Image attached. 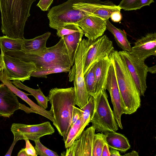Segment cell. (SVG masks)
<instances>
[{
	"instance_id": "obj_18",
	"label": "cell",
	"mask_w": 156,
	"mask_h": 156,
	"mask_svg": "<svg viewBox=\"0 0 156 156\" xmlns=\"http://www.w3.org/2000/svg\"><path fill=\"white\" fill-rule=\"evenodd\" d=\"M91 118L89 114L83 112L82 116L72 125L64 142L66 148L69 147L75 140L80 137L85 127L90 122Z\"/></svg>"
},
{
	"instance_id": "obj_33",
	"label": "cell",
	"mask_w": 156,
	"mask_h": 156,
	"mask_svg": "<svg viewBox=\"0 0 156 156\" xmlns=\"http://www.w3.org/2000/svg\"><path fill=\"white\" fill-rule=\"evenodd\" d=\"M26 143V147L24 150L28 156H37L36 150L32 144L30 142L29 140L26 139L24 140Z\"/></svg>"
},
{
	"instance_id": "obj_28",
	"label": "cell",
	"mask_w": 156,
	"mask_h": 156,
	"mask_svg": "<svg viewBox=\"0 0 156 156\" xmlns=\"http://www.w3.org/2000/svg\"><path fill=\"white\" fill-rule=\"evenodd\" d=\"M121 9L119 5H116L110 1L107 5L97 9L92 15L98 16L105 21L110 18L113 12H120Z\"/></svg>"
},
{
	"instance_id": "obj_1",
	"label": "cell",
	"mask_w": 156,
	"mask_h": 156,
	"mask_svg": "<svg viewBox=\"0 0 156 156\" xmlns=\"http://www.w3.org/2000/svg\"><path fill=\"white\" fill-rule=\"evenodd\" d=\"M36 0H0L1 30L3 34L14 38H23L26 22Z\"/></svg>"
},
{
	"instance_id": "obj_27",
	"label": "cell",
	"mask_w": 156,
	"mask_h": 156,
	"mask_svg": "<svg viewBox=\"0 0 156 156\" xmlns=\"http://www.w3.org/2000/svg\"><path fill=\"white\" fill-rule=\"evenodd\" d=\"M97 62L92 65L84 76L87 91L93 98L95 96V72Z\"/></svg>"
},
{
	"instance_id": "obj_4",
	"label": "cell",
	"mask_w": 156,
	"mask_h": 156,
	"mask_svg": "<svg viewBox=\"0 0 156 156\" xmlns=\"http://www.w3.org/2000/svg\"><path fill=\"white\" fill-rule=\"evenodd\" d=\"M108 57L114 67L124 114H132L135 112L140 106V96L127 67L118 51L113 50Z\"/></svg>"
},
{
	"instance_id": "obj_35",
	"label": "cell",
	"mask_w": 156,
	"mask_h": 156,
	"mask_svg": "<svg viewBox=\"0 0 156 156\" xmlns=\"http://www.w3.org/2000/svg\"><path fill=\"white\" fill-rule=\"evenodd\" d=\"M83 112V111L81 109L76 107L75 106L73 107L72 119V125L82 116Z\"/></svg>"
},
{
	"instance_id": "obj_40",
	"label": "cell",
	"mask_w": 156,
	"mask_h": 156,
	"mask_svg": "<svg viewBox=\"0 0 156 156\" xmlns=\"http://www.w3.org/2000/svg\"><path fill=\"white\" fill-rule=\"evenodd\" d=\"M126 156H138V153L135 151H133L131 152L126 154L123 155Z\"/></svg>"
},
{
	"instance_id": "obj_20",
	"label": "cell",
	"mask_w": 156,
	"mask_h": 156,
	"mask_svg": "<svg viewBox=\"0 0 156 156\" xmlns=\"http://www.w3.org/2000/svg\"><path fill=\"white\" fill-rule=\"evenodd\" d=\"M51 32L46 33L31 39L23 38L22 51L25 53L37 54L46 49L47 41Z\"/></svg>"
},
{
	"instance_id": "obj_32",
	"label": "cell",
	"mask_w": 156,
	"mask_h": 156,
	"mask_svg": "<svg viewBox=\"0 0 156 156\" xmlns=\"http://www.w3.org/2000/svg\"><path fill=\"white\" fill-rule=\"evenodd\" d=\"M34 148L37 155L40 156H58L57 153L44 146L40 141V139L34 141Z\"/></svg>"
},
{
	"instance_id": "obj_26",
	"label": "cell",
	"mask_w": 156,
	"mask_h": 156,
	"mask_svg": "<svg viewBox=\"0 0 156 156\" xmlns=\"http://www.w3.org/2000/svg\"><path fill=\"white\" fill-rule=\"evenodd\" d=\"M154 2V0H122L118 5L125 11H131L140 9L145 6H149Z\"/></svg>"
},
{
	"instance_id": "obj_37",
	"label": "cell",
	"mask_w": 156,
	"mask_h": 156,
	"mask_svg": "<svg viewBox=\"0 0 156 156\" xmlns=\"http://www.w3.org/2000/svg\"><path fill=\"white\" fill-rule=\"evenodd\" d=\"M109 147L107 143H105L103 147L101 156H110Z\"/></svg>"
},
{
	"instance_id": "obj_21",
	"label": "cell",
	"mask_w": 156,
	"mask_h": 156,
	"mask_svg": "<svg viewBox=\"0 0 156 156\" xmlns=\"http://www.w3.org/2000/svg\"><path fill=\"white\" fill-rule=\"evenodd\" d=\"M104 133L106 134V143L109 147L123 152H126L130 148L128 140L122 134L115 131Z\"/></svg>"
},
{
	"instance_id": "obj_29",
	"label": "cell",
	"mask_w": 156,
	"mask_h": 156,
	"mask_svg": "<svg viewBox=\"0 0 156 156\" xmlns=\"http://www.w3.org/2000/svg\"><path fill=\"white\" fill-rule=\"evenodd\" d=\"M106 135L101 133L95 134L92 149V156H101L103 146L106 143Z\"/></svg>"
},
{
	"instance_id": "obj_30",
	"label": "cell",
	"mask_w": 156,
	"mask_h": 156,
	"mask_svg": "<svg viewBox=\"0 0 156 156\" xmlns=\"http://www.w3.org/2000/svg\"><path fill=\"white\" fill-rule=\"evenodd\" d=\"M56 35L61 38L64 36L71 34L76 32H83L81 28L77 25L71 24L66 25L57 29Z\"/></svg>"
},
{
	"instance_id": "obj_3",
	"label": "cell",
	"mask_w": 156,
	"mask_h": 156,
	"mask_svg": "<svg viewBox=\"0 0 156 156\" xmlns=\"http://www.w3.org/2000/svg\"><path fill=\"white\" fill-rule=\"evenodd\" d=\"M48 98L57 129L65 142L72 126L73 107L76 105L74 87L52 88Z\"/></svg>"
},
{
	"instance_id": "obj_6",
	"label": "cell",
	"mask_w": 156,
	"mask_h": 156,
	"mask_svg": "<svg viewBox=\"0 0 156 156\" xmlns=\"http://www.w3.org/2000/svg\"><path fill=\"white\" fill-rule=\"evenodd\" d=\"M108 98L105 89L94 98V108L90 122L97 132L104 133L118 129Z\"/></svg>"
},
{
	"instance_id": "obj_19",
	"label": "cell",
	"mask_w": 156,
	"mask_h": 156,
	"mask_svg": "<svg viewBox=\"0 0 156 156\" xmlns=\"http://www.w3.org/2000/svg\"><path fill=\"white\" fill-rule=\"evenodd\" d=\"M111 63L112 61L108 56L101 59L97 63L95 72V97L105 89L108 71Z\"/></svg>"
},
{
	"instance_id": "obj_15",
	"label": "cell",
	"mask_w": 156,
	"mask_h": 156,
	"mask_svg": "<svg viewBox=\"0 0 156 156\" xmlns=\"http://www.w3.org/2000/svg\"><path fill=\"white\" fill-rule=\"evenodd\" d=\"M130 53L143 62L151 56H155L156 32L148 33L137 40Z\"/></svg>"
},
{
	"instance_id": "obj_14",
	"label": "cell",
	"mask_w": 156,
	"mask_h": 156,
	"mask_svg": "<svg viewBox=\"0 0 156 156\" xmlns=\"http://www.w3.org/2000/svg\"><path fill=\"white\" fill-rule=\"evenodd\" d=\"M0 80L16 96L20 98L27 103L30 106V109L34 111V113L41 115L48 119L52 122L53 125L56 128L57 127L51 111L50 110L49 111L47 110L31 100L27 96L31 94L23 92L15 86L9 79L4 70H2L0 72Z\"/></svg>"
},
{
	"instance_id": "obj_7",
	"label": "cell",
	"mask_w": 156,
	"mask_h": 156,
	"mask_svg": "<svg viewBox=\"0 0 156 156\" xmlns=\"http://www.w3.org/2000/svg\"><path fill=\"white\" fill-rule=\"evenodd\" d=\"M74 0H68L49 10L47 14L49 26L57 30L66 25L78 22L89 16L73 6Z\"/></svg>"
},
{
	"instance_id": "obj_5",
	"label": "cell",
	"mask_w": 156,
	"mask_h": 156,
	"mask_svg": "<svg viewBox=\"0 0 156 156\" xmlns=\"http://www.w3.org/2000/svg\"><path fill=\"white\" fill-rule=\"evenodd\" d=\"M94 40H82L76 52L74 63L69 72V81H73L76 105L80 109L87 104L91 96L87 90L83 70L87 53Z\"/></svg>"
},
{
	"instance_id": "obj_41",
	"label": "cell",
	"mask_w": 156,
	"mask_h": 156,
	"mask_svg": "<svg viewBox=\"0 0 156 156\" xmlns=\"http://www.w3.org/2000/svg\"><path fill=\"white\" fill-rule=\"evenodd\" d=\"M148 72L152 74H155L156 72V66H154L150 67H148Z\"/></svg>"
},
{
	"instance_id": "obj_8",
	"label": "cell",
	"mask_w": 156,
	"mask_h": 156,
	"mask_svg": "<svg viewBox=\"0 0 156 156\" xmlns=\"http://www.w3.org/2000/svg\"><path fill=\"white\" fill-rule=\"evenodd\" d=\"M11 130L14 136L13 142L11 147L12 148L17 141L26 139L34 141L46 135H52L55 132L49 122L35 125H26L20 123L12 124Z\"/></svg>"
},
{
	"instance_id": "obj_17",
	"label": "cell",
	"mask_w": 156,
	"mask_h": 156,
	"mask_svg": "<svg viewBox=\"0 0 156 156\" xmlns=\"http://www.w3.org/2000/svg\"><path fill=\"white\" fill-rule=\"evenodd\" d=\"M23 105L5 85L0 83V116L9 118L16 111L21 109Z\"/></svg>"
},
{
	"instance_id": "obj_42",
	"label": "cell",
	"mask_w": 156,
	"mask_h": 156,
	"mask_svg": "<svg viewBox=\"0 0 156 156\" xmlns=\"http://www.w3.org/2000/svg\"><path fill=\"white\" fill-rule=\"evenodd\" d=\"M17 156H28L26 154L25 150L24 148H22L20 150L17 155Z\"/></svg>"
},
{
	"instance_id": "obj_25",
	"label": "cell",
	"mask_w": 156,
	"mask_h": 156,
	"mask_svg": "<svg viewBox=\"0 0 156 156\" xmlns=\"http://www.w3.org/2000/svg\"><path fill=\"white\" fill-rule=\"evenodd\" d=\"M23 38H14L6 35L0 36V48L4 53L8 51H22Z\"/></svg>"
},
{
	"instance_id": "obj_2",
	"label": "cell",
	"mask_w": 156,
	"mask_h": 156,
	"mask_svg": "<svg viewBox=\"0 0 156 156\" xmlns=\"http://www.w3.org/2000/svg\"><path fill=\"white\" fill-rule=\"evenodd\" d=\"M4 53L26 62L34 63L36 70L56 68L71 69L72 66L63 37L55 45L37 54L25 53L22 51H8Z\"/></svg>"
},
{
	"instance_id": "obj_31",
	"label": "cell",
	"mask_w": 156,
	"mask_h": 156,
	"mask_svg": "<svg viewBox=\"0 0 156 156\" xmlns=\"http://www.w3.org/2000/svg\"><path fill=\"white\" fill-rule=\"evenodd\" d=\"M71 70L69 69H65L56 68L53 69L43 70H36L33 71L31 74V76L36 77L47 78L48 75L60 73H69Z\"/></svg>"
},
{
	"instance_id": "obj_12",
	"label": "cell",
	"mask_w": 156,
	"mask_h": 156,
	"mask_svg": "<svg viewBox=\"0 0 156 156\" xmlns=\"http://www.w3.org/2000/svg\"><path fill=\"white\" fill-rule=\"evenodd\" d=\"M95 129L91 126L83 130L80 137L75 140L66 151L61 153L64 156H92V149Z\"/></svg>"
},
{
	"instance_id": "obj_36",
	"label": "cell",
	"mask_w": 156,
	"mask_h": 156,
	"mask_svg": "<svg viewBox=\"0 0 156 156\" xmlns=\"http://www.w3.org/2000/svg\"><path fill=\"white\" fill-rule=\"evenodd\" d=\"M110 18L113 22H119L121 20L122 16L120 12H115L112 14Z\"/></svg>"
},
{
	"instance_id": "obj_10",
	"label": "cell",
	"mask_w": 156,
	"mask_h": 156,
	"mask_svg": "<svg viewBox=\"0 0 156 156\" xmlns=\"http://www.w3.org/2000/svg\"><path fill=\"white\" fill-rule=\"evenodd\" d=\"M4 70L10 80H19L22 82L29 80L32 72L36 69L34 64L26 62L20 58L3 53Z\"/></svg>"
},
{
	"instance_id": "obj_13",
	"label": "cell",
	"mask_w": 156,
	"mask_h": 156,
	"mask_svg": "<svg viewBox=\"0 0 156 156\" xmlns=\"http://www.w3.org/2000/svg\"><path fill=\"white\" fill-rule=\"evenodd\" d=\"M104 89L107 90L113 105V113L118 127L122 129L121 117L124 112L114 67L112 62L108 71Z\"/></svg>"
},
{
	"instance_id": "obj_39",
	"label": "cell",
	"mask_w": 156,
	"mask_h": 156,
	"mask_svg": "<svg viewBox=\"0 0 156 156\" xmlns=\"http://www.w3.org/2000/svg\"><path fill=\"white\" fill-rule=\"evenodd\" d=\"M110 156H120L119 152L118 150L114 149H111L110 151Z\"/></svg>"
},
{
	"instance_id": "obj_24",
	"label": "cell",
	"mask_w": 156,
	"mask_h": 156,
	"mask_svg": "<svg viewBox=\"0 0 156 156\" xmlns=\"http://www.w3.org/2000/svg\"><path fill=\"white\" fill-rule=\"evenodd\" d=\"M11 82L17 88L25 90L30 93L35 98L41 107L45 109L48 108V97L44 95L40 88L37 89L32 88L23 84L19 80H13Z\"/></svg>"
},
{
	"instance_id": "obj_34",
	"label": "cell",
	"mask_w": 156,
	"mask_h": 156,
	"mask_svg": "<svg viewBox=\"0 0 156 156\" xmlns=\"http://www.w3.org/2000/svg\"><path fill=\"white\" fill-rule=\"evenodd\" d=\"M53 0H40L37 6L44 11L49 10L50 7Z\"/></svg>"
},
{
	"instance_id": "obj_16",
	"label": "cell",
	"mask_w": 156,
	"mask_h": 156,
	"mask_svg": "<svg viewBox=\"0 0 156 156\" xmlns=\"http://www.w3.org/2000/svg\"><path fill=\"white\" fill-rule=\"evenodd\" d=\"M76 24L81 28L87 39L92 41L103 35L106 30L105 21L93 15L86 17Z\"/></svg>"
},
{
	"instance_id": "obj_22",
	"label": "cell",
	"mask_w": 156,
	"mask_h": 156,
	"mask_svg": "<svg viewBox=\"0 0 156 156\" xmlns=\"http://www.w3.org/2000/svg\"><path fill=\"white\" fill-rule=\"evenodd\" d=\"M105 21L106 29L113 35L118 46L123 51L130 52L132 47L128 40L126 33L124 31L115 27L108 20Z\"/></svg>"
},
{
	"instance_id": "obj_23",
	"label": "cell",
	"mask_w": 156,
	"mask_h": 156,
	"mask_svg": "<svg viewBox=\"0 0 156 156\" xmlns=\"http://www.w3.org/2000/svg\"><path fill=\"white\" fill-rule=\"evenodd\" d=\"M83 34V32H76L63 37L72 66L74 62L79 44L82 40Z\"/></svg>"
},
{
	"instance_id": "obj_9",
	"label": "cell",
	"mask_w": 156,
	"mask_h": 156,
	"mask_svg": "<svg viewBox=\"0 0 156 156\" xmlns=\"http://www.w3.org/2000/svg\"><path fill=\"white\" fill-rule=\"evenodd\" d=\"M118 53L125 63L140 96H144L147 87L148 66L129 52L122 51Z\"/></svg>"
},
{
	"instance_id": "obj_11",
	"label": "cell",
	"mask_w": 156,
	"mask_h": 156,
	"mask_svg": "<svg viewBox=\"0 0 156 156\" xmlns=\"http://www.w3.org/2000/svg\"><path fill=\"white\" fill-rule=\"evenodd\" d=\"M114 50L112 41L106 35H104L94 41L89 50L83 68L84 75L94 64L108 57Z\"/></svg>"
},
{
	"instance_id": "obj_38",
	"label": "cell",
	"mask_w": 156,
	"mask_h": 156,
	"mask_svg": "<svg viewBox=\"0 0 156 156\" xmlns=\"http://www.w3.org/2000/svg\"><path fill=\"white\" fill-rule=\"evenodd\" d=\"M3 52L1 51L0 55V72L3 70H4V63L3 60Z\"/></svg>"
}]
</instances>
